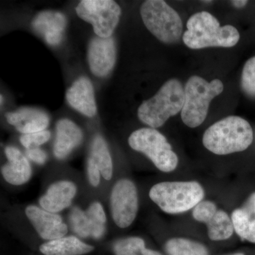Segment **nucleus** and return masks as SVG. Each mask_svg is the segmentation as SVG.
<instances>
[{
  "mask_svg": "<svg viewBox=\"0 0 255 255\" xmlns=\"http://www.w3.org/2000/svg\"><path fill=\"white\" fill-rule=\"evenodd\" d=\"M142 21L149 31L165 43H175L182 36L183 24L179 14L162 0H147L140 7Z\"/></svg>",
  "mask_w": 255,
  "mask_h": 255,
  "instance_id": "obj_6",
  "label": "nucleus"
},
{
  "mask_svg": "<svg viewBox=\"0 0 255 255\" xmlns=\"http://www.w3.org/2000/svg\"><path fill=\"white\" fill-rule=\"evenodd\" d=\"M26 215L43 239L54 241L63 238L68 233V227L58 215L34 206L26 208Z\"/></svg>",
  "mask_w": 255,
  "mask_h": 255,
  "instance_id": "obj_13",
  "label": "nucleus"
},
{
  "mask_svg": "<svg viewBox=\"0 0 255 255\" xmlns=\"http://www.w3.org/2000/svg\"><path fill=\"white\" fill-rule=\"evenodd\" d=\"M231 2L233 3V4L235 6L238 8H242L243 6H246L247 3H248V1H246V0H236V1H232Z\"/></svg>",
  "mask_w": 255,
  "mask_h": 255,
  "instance_id": "obj_30",
  "label": "nucleus"
},
{
  "mask_svg": "<svg viewBox=\"0 0 255 255\" xmlns=\"http://www.w3.org/2000/svg\"><path fill=\"white\" fill-rule=\"evenodd\" d=\"M243 209L255 216V193H253L250 196L246 204L243 206Z\"/></svg>",
  "mask_w": 255,
  "mask_h": 255,
  "instance_id": "obj_29",
  "label": "nucleus"
},
{
  "mask_svg": "<svg viewBox=\"0 0 255 255\" xmlns=\"http://www.w3.org/2000/svg\"><path fill=\"white\" fill-rule=\"evenodd\" d=\"M87 173L89 181L94 187H97L100 183V170L98 166L91 158H89L87 164Z\"/></svg>",
  "mask_w": 255,
  "mask_h": 255,
  "instance_id": "obj_27",
  "label": "nucleus"
},
{
  "mask_svg": "<svg viewBox=\"0 0 255 255\" xmlns=\"http://www.w3.org/2000/svg\"><path fill=\"white\" fill-rule=\"evenodd\" d=\"M90 158L98 166L101 174L107 180L112 179L113 164L108 145L101 135H97L92 141Z\"/></svg>",
  "mask_w": 255,
  "mask_h": 255,
  "instance_id": "obj_21",
  "label": "nucleus"
},
{
  "mask_svg": "<svg viewBox=\"0 0 255 255\" xmlns=\"http://www.w3.org/2000/svg\"><path fill=\"white\" fill-rule=\"evenodd\" d=\"M89 65L92 73L104 78L113 70L117 58L115 41L112 37L92 38L87 52Z\"/></svg>",
  "mask_w": 255,
  "mask_h": 255,
  "instance_id": "obj_12",
  "label": "nucleus"
},
{
  "mask_svg": "<svg viewBox=\"0 0 255 255\" xmlns=\"http://www.w3.org/2000/svg\"><path fill=\"white\" fill-rule=\"evenodd\" d=\"M149 196L162 211L169 214H182L202 201L204 191L194 182H164L151 188Z\"/></svg>",
  "mask_w": 255,
  "mask_h": 255,
  "instance_id": "obj_4",
  "label": "nucleus"
},
{
  "mask_svg": "<svg viewBox=\"0 0 255 255\" xmlns=\"http://www.w3.org/2000/svg\"><path fill=\"white\" fill-rule=\"evenodd\" d=\"M3 98L2 96H1V105H2Z\"/></svg>",
  "mask_w": 255,
  "mask_h": 255,
  "instance_id": "obj_33",
  "label": "nucleus"
},
{
  "mask_svg": "<svg viewBox=\"0 0 255 255\" xmlns=\"http://www.w3.org/2000/svg\"><path fill=\"white\" fill-rule=\"evenodd\" d=\"M184 98L182 84L172 79L165 82L152 98L142 102L137 111V117L151 128L162 127L171 117L182 112Z\"/></svg>",
  "mask_w": 255,
  "mask_h": 255,
  "instance_id": "obj_3",
  "label": "nucleus"
},
{
  "mask_svg": "<svg viewBox=\"0 0 255 255\" xmlns=\"http://www.w3.org/2000/svg\"><path fill=\"white\" fill-rule=\"evenodd\" d=\"M128 143L134 150L145 154L162 172H170L177 168V154L166 137L156 129L144 128L135 130L129 137Z\"/></svg>",
  "mask_w": 255,
  "mask_h": 255,
  "instance_id": "obj_7",
  "label": "nucleus"
},
{
  "mask_svg": "<svg viewBox=\"0 0 255 255\" xmlns=\"http://www.w3.org/2000/svg\"><path fill=\"white\" fill-rule=\"evenodd\" d=\"M8 123L23 134L43 131L49 125V117L44 112L33 108H23L6 114Z\"/></svg>",
  "mask_w": 255,
  "mask_h": 255,
  "instance_id": "obj_16",
  "label": "nucleus"
},
{
  "mask_svg": "<svg viewBox=\"0 0 255 255\" xmlns=\"http://www.w3.org/2000/svg\"><path fill=\"white\" fill-rule=\"evenodd\" d=\"M111 209L114 222L122 228L133 222L138 210V197L135 184L122 179L115 184L111 196Z\"/></svg>",
  "mask_w": 255,
  "mask_h": 255,
  "instance_id": "obj_9",
  "label": "nucleus"
},
{
  "mask_svg": "<svg viewBox=\"0 0 255 255\" xmlns=\"http://www.w3.org/2000/svg\"><path fill=\"white\" fill-rule=\"evenodd\" d=\"M241 85L243 91L255 97V56L248 60L243 68Z\"/></svg>",
  "mask_w": 255,
  "mask_h": 255,
  "instance_id": "obj_25",
  "label": "nucleus"
},
{
  "mask_svg": "<svg viewBox=\"0 0 255 255\" xmlns=\"http://www.w3.org/2000/svg\"><path fill=\"white\" fill-rule=\"evenodd\" d=\"M77 192L76 186L69 181L52 184L40 199V205L48 212L58 213L69 207Z\"/></svg>",
  "mask_w": 255,
  "mask_h": 255,
  "instance_id": "obj_17",
  "label": "nucleus"
},
{
  "mask_svg": "<svg viewBox=\"0 0 255 255\" xmlns=\"http://www.w3.org/2000/svg\"><path fill=\"white\" fill-rule=\"evenodd\" d=\"M5 154L8 163L1 168V173L6 182L13 185H21L29 180L31 177V168L28 159L14 147H6Z\"/></svg>",
  "mask_w": 255,
  "mask_h": 255,
  "instance_id": "obj_19",
  "label": "nucleus"
},
{
  "mask_svg": "<svg viewBox=\"0 0 255 255\" xmlns=\"http://www.w3.org/2000/svg\"><path fill=\"white\" fill-rule=\"evenodd\" d=\"M165 248L169 255H209L207 249L201 243L184 238L169 240Z\"/></svg>",
  "mask_w": 255,
  "mask_h": 255,
  "instance_id": "obj_23",
  "label": "nucleus"
},
{
  "mask_svg": "<svg viewBox=\"0 0 255 255\" xmlns=\"http://www.w3.org/2000/svg\"><path fill=\"white\" fill-rule=\"evenodd\" d=\"M32 27L43 37L48 44L58 46L63 38L66 18L58 11H42L33 18Z\"/></svg>",
  "mask_w": 255,
  "mask_h": 255,
  "instance_id": "obj_14",
  "label": "nucleus"
},
{
  "mask_svg": "<svg viewBox=\"0 0 255 255\" xmlns=\"http://www.w3.org/2000/svg\"><path fill=\"white\" fill-rule=\"evenodd\" d=\"M26 155L32 161L39 164H44L47 159L46 152L37 147L36 148L28 149L26 151Z\"/></svg>",
  "mask_w": 255,
  "mask_h": 255,
  "instance_id": "obj_28",
  "label": "nucleus"
},
{
  "mask_svg": "<svg viewBox=\"0 0 255 255\" xmlns=\"http://www.w3.org/2000/svg\"><path fill=\"white\" fill-rule=\"evenodd\" d=\"M77 14L91 23L94 31L101 38H110L117 27L122 9L112 0H83L76 7Z\"/></svg>",
  "mask_w": 255,
  "mask_h": 255,
  "instance_id": "obj_8",
  "label": "nucleus"
},
{
  "mask_svg": "<svg viewBox=\"0 0 255 255\" xmlns=\"http://www.w3.org/2000/svg\"><path fill=\"white\" fill-rule=\"evenodd\" d=\"M145 248L143 240L131 237L119 240L114 244V251L116 255H141Z\"/></svg>",
  "mask_w": 255,
  "mask_h": 255,
  "instance_id": "obj_24",
  "label": "nucleus"
},
{
  "mask_svg": "<svg viewBox=\"0 0 255 255\" xmlns=\"http://www.w3.org/2000/svg\"><path fill=\"white\" fill-rule=\"evenodd\" d=\"M223 90V82L219 79L209 82L199 76L191 77L184 88L185 98L181 112L184 124L189 128L202 124L207 117L210 102Z\"/></svg>",
  "mask_w": 255,
  "mask_h": 255,
  "instance_id": "obj_5",
  "label": "nucleus"
},
{
  "mask_svg": "<svg viewBox=\"0 0 255 255\" xmlns=\"http://www.w3.org/2000/svg\"><path fill=\"white\" fill-rule=\"evenodd\" d=\"M106 221L105 211L98 202L93 203L86 211L75 207L70 212L72 229L81 238L100 239L105 233Z\"/></svg>",
  "mask_w": 255,
  "mask_h": 255,
  "instance_id": "obj_11",
  "label": "nucleus"
},
{
  "mask_svg": "<svg viewBox=\"0 0 255 255\" xmlns=\"http://www.w3.org/2000/svg\"><path fill=\"white\" fill-rule=\"evenodd\" d=\"M50 138V132L48 130L33 132V133L23 134L20 137V141L26 148H36L37 147L48 141Z\"/></svg>",
  "mask_w": 255,
  "mask_h": 255,
  "instance_id": "obj_26",
  "label": "nucleus"
},
{
  "mask_svg": "<svg viewBox=\"0 0 255 255\" xmlns=\"http://www.w3.org/2000/svg\"><path fill=\"white\" fill-rule=\"evenodd\" d=\"M82 137V130L72 121H59L56 126V138L53 147L55 157L60 159L65 158L81 143Z\"/></svg>",
  "mask_w": 255,
  "mask_h": 255,
  "instance_id": "obj_18",
  "label": "nucleus"
},
{
  "mask_svg": "<svg viewBox=\"0 0 255 255\" xmlns=\"http://www.w3.org/2000/svg\"><path fill=\"white\" fill-rule=\"evenodd\" d=\"M187 27L183 41L191 49L208 47L231 48L236 46L240 39L239 32L234 26H221L217 18L206 11L192 15L188 20Z\"/></svg>",
  "mask_w": 255,
  "mask_h": 255,
  "instance_id": "obj_2",
  "label": "nucleus"
},
{
  "mask_svg": "<svg viewBox=\"0 0 255 255\" xmlns=\"http://www.w3.org/2000/svg\"><path fill=\"white\" fill-rule=\"evenodd\" d=\"M231 255H245L244 254H243V253H236V254H233Z\"/></svg>",
  "mask_w": 255,
  "mask_h": 255,
  "instance_id": "obj_32",
  "label": "nucleus"
},
{
  "mask_svg": "<svg viewBox=\"0 0 255 255\" xmlns=\"http://www.w3.org/2000/svg\"><path fill=\"white\" fill-rule=\"evenodd\" d=\"M141 255H162L158 252L152 251V250L147 249L145 248L142 252Z\"/></svg>",
  "mask_w": 255,
  "mask_h": 255,
  "instance_id": "obj_31",
  "label": "nucleus"
},
{
  "mask_svg": "<svg viewBox=\"0 0 255 255\" xmlns=\"http://www.w3.org/2000/svg\"><path fill=\"white\" fill-rule=\"evenodd\" d=\"M231 220L234 231L242 239L255 243V215L242 208L233 211Z\"/></svg>",
  "mask_w": 255,
  "mask_h": 255,
  "instance_id": "obj_22",
  "label": "nucleus"
},
{
  "mask_svg": "<svg viewBox=\"0 0 255 255\" xmlns=\"http://www.w3.org/2000/svg\"><path fill=\"white\" fill-rule=\"evenodd\" d=\"M253 140L251 124L241 117L231 116L216 122L204 132L203 144L219 155L246 150Z\"/></svg>",
  "mask_w": 255,
  "mask_h": 255,
  "instance_id": "obj_1",
  "label": "nucleus"
},
{
  "mask_svg": "<svg viewBox=\"0 0 255 255\" xmlns=\"http://www.w3.org/2000/svg\"><path fill=\"white\" fill-rule=\"evenodd\" d=\"M69 105L80 113L88 117L97 114L95 92L90 80L81 77L74 82L66 94Z\"/></svg>",
  "mask_w": 255,
  "mask_h": 255,
  "instance_id": "obj_15",
  "label": "nucleus"
},
{
  "mask_svg": "<svg viewBox=\"0 0 255 255\" xmlns=\"http://www.w3.org/2000/svg\"><path fill=\"white\" fill-rule=\"evenodd\" d=\"M193 217L199 222L206 223L211 241H225L232 236L234 231L232 220L227 213L218 209L212 201L199 203L194 207Z\"/></svg>",
  "mask_w": 255,
  "mask_h": 255,
  "instance_id": "obj_10",
  "label": "nucleus"
},
{
  "mask_svg": "<svg viewBox=\"0 0 255 255\" xmlns=\"http://www.w3.org/2000/svg\"><path fill=\"white\" fill-rule=\"evenodd\" d=\"M93 250V247L73 236L50 241L40 247V251L44 255H82Z\"/></svg>",
  "mask_w": 255,
  "mask_h": 255,
  "instance_id": "obj_20",
  "label": "nucleus"
}]
</instances>
